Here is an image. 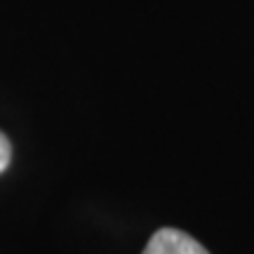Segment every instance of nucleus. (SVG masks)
Listing matches in <instances>:
<instances>
[{"mask_svg":"<svg viewBox=\"0 0 254 254\" xmlns=\"http://www.w3.org/2000/svg\"><path fill=\"white\" fill-rule=\"evenodd\" d=\"M141 254H209L198 240L177 228H160L146 243Z\"/></svg>","mask_w":254,"mask_h":254,"instance_id":"obj_1","label":"nucleus"},{"mask_svg":"<svg viewBox=\"0 0 254 254\" xmlns=\"http://www.w3.org/2000/svg\"><path fill=\"white\" fill-rule=\"evenodd\" d=\"M9 160H12V146H9V139L2 132H0V172L7 170Z\"/></svg>","mask_w":254,"mask_h":254,"instance_id":"obj_2","label":"nucleus"}]
</instances>
